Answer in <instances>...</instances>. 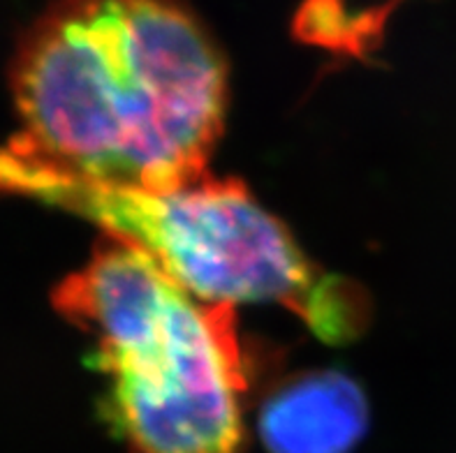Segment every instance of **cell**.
I'll list each match as a JSON object with an SVG mask.
<instances>
[{
	"label": "cell",
	"instance_id": "1",
	"mask_svg": "<svg viewBox=\"0 0 456 453\" xmlns=\"http://www.w3.org/2000/svg\"><path fill=\"white\" fill-rule=\"evenodd\" d=\"M19 133L0 149L53 172L142 190L208 176L227 58L185 0H53L10 68Z\"/></svg>",
	"mask_w": 456,
	"mask_h": 453
},
{
	"label": "cell",
	"instance_id": "2",
	"mask_svg": "<svg viewBox=\"0 0 456 453\" xmlns=\"http://www.w3.org/2000/svg\"><path fill=\"white\" fill-rule=\"evenodd\" d=\"M95 340L107 417L127 453H246L248 373L232 305L183 289L130 243L104 239L53 292Z\"/></svg>",
	"mask_w": 456,
	"mask_h": 453
},
{
	"label": "cell",
	"instance_id": "3",
	"mask_svg": "<svg viewBox=\"0 0 456 453\" xmlns=\"http://www.w3.org/2000/svg\"><path fill=\"white\" fill-rule=\"evenodd\" d=\"M0 192L98 224L208 303L283 305L334 344L359 338L369 324L364 289L313 264L239 178L208 174L174 190L123 188L30 165L0 149Z\"/></svg>",
	"mask_w": 456,
	"mask_h": 453
},
{
	"label": "cell",
	"instance_id": "4",
	"mask_svg": "<svg viewBox=\"0 0 456 453\" xmlns=\"http://www.w3.org/2000/svg\"><path fill=\"white\" fill-rule=\"evenodd\" d=\"M369 402L336 370L297 375L262 402L260 437L269 453H347L364 437Z\"/></svg>",
	"mask_w": 456,
	"mask_h": 453
},
{
	"label": "cell",
	"instance_id": "5",
	"mask_svg": "<svg viewBox=\"0 0 456 453\" xmlns=\"http://www.w3.org/2000/svg\"><path fill=\"white\" fill-rule=\"evenodd\" d=\"M403 0H304L292 30L299 40L362 56L376 46Z\"/></svg>",
	"mask_w": 456,
	"mask_h": 453
}]
</instances>
